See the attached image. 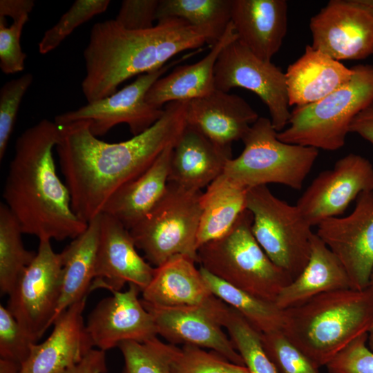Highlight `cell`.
I'll return each instance as SVG.
<instances>
[{
  "label": "cell",
  "mask_w": 373,
  "mask_h": 373,
  "mask_svg": "<svg viewBox=\"0 0 373 373\" xmlns=\"http://www.w3.org/2000/svg\"><path fill=\"white\" fill-rule=\"evenodd\" d=\"M231 158V149L219 147L186 124L173 148L168 182L201 191L222 174Z\"/></svg>",
  "instance_id": "cell-22"
},
{
  "label": "cell",
  "mask_w": 373,
  "mask_h": 373,
  "mask_svg": "<svg viewBox=\"0 0 373 373\" xmlns=\"http://www.w3.org/2000/svg\"><path fill=\"white\" fill-rule=\"evenodd\" d=\"M368 287L370 289V290L373 293V268L370 274Z\"/></svg>",
  "instance_id": "cell-48"
},
{
  "label": "cell",
  "mask_w": 373,
  "mask_h": 373,
  "mask_svg": "<svg viewBox=\"0 0 373 373\" xmlns=\"http://www.w3.org/2000/svg\"><path fill=\"white\" fill-rule=\"evenodd\" d=\"M202 50L191 52L160 68L140 75L131 84L106 97L57 115L55 122L63 126L89 120L90 131L96 137L104 135L116 125L124 123L133 136L137 135L151 127L164 113V107L158 108L146 102V95L149 88L171 67Z\"/></svg>",
  "instance_id": "cell-10"
},
{
  "label": "cell",
  "mask_w": 373,
  "mask_h": 373,
  "mask_svg": "<svg viewBox=\"0 0 373 373\" xmlns=\"http://www.w3.org/2000/svg\"><path fill=\"white\" fill-rule=\"evenodd\" d=\"M193 258L177 255L155 267L149 285L142 291V300L158 307L204 305L215 296L207 287Z\"/></svg>",
  "instance_id": "cell-24"
},
{
  "label": "cell",
  "mask_w": 373,
  "mask_h": 373,
  "mask_svg": "<svg viewBox=\"0 0 373 373\" xmlns=\"http://www.w3.org/2000/svg\"><path fill=\"white\" fill-rule=\"evenodd\" d=\"M21 367L12 361L0 359V373H20Z\"/></svg>",
  "instance_id": "cell-46"
},
{
  "label": "cell",
  "mask_w": 373,
  "mask_h": 373,
  "mask_svg": "<svg viewBox=\"0 0 373 373\" xmlns=\"http://www.w3.org/2000/svg\"><path fill=\"white\" fill-rule=\"evenodd\" d=\"M309 26L312 47L335 60H361L373 54V8L359 0L329 1Z\"/></svg>",
  "instance_id": "cell-13"
},
{
  "label": "cell",
  "mask_w": 373,
  "mask_h": 373,
  "mask_svg": "<svg viewBox=\"0 0 373 373\" xmlns=\"http://www.w3.org/2000/svg\"><path fill=\"white\" fill-rule=\"evenodd\" d=\"M117 347L124 358L122 373H171L172 344L155 337L144 343L124 341Z\"/></svg>",
  "instance_id": "cell-34"
},
{
  "label": "cell",
  "mask_w": 373,
  "mask_h": 373,
  "mask_svg": "<svg viewBox=\"0 0 373 373\" xmlns=\"http://www.w3.org/2000/svg\"><path fill=\"white\" fill-rule=\"evenodd\" d=\"M316 233L343 264L352 289H367L373 268V191L361 193L348 216L321 222Z\"/></svg>",
  "instance_id": "cell-15"
},
{
  "label": "cell",
  "mask_w": 373,
  "mask_h": 373,
  "mask_svg": "<svg viewBox=\"0 0 373 373\" xmlns=\"http://www.w3.org/2000/svg\"><path fill=\"white\" fill-rule=\"evenodd\" d=\"M28 20L29 15H25L7 26L6 18L0 17V68L5 74L24 69L27 55L21 46V36Z\"/></svg>",
  "instance_id": "cell-40"
},
{
  "label": "cell",
  "mask_w": 373,
  "mask_h": 373,
  "mask_svg": "<svg viewBox=\"0 0 373 373\" xmlns=\"http://www.w3.org/2000/svg\"><path fill=\"white\" fill-rule=\"evenodd\" d=\"M188 102H172L151 127L132 138L108 143L94 135L89 120L60 126L55 146L71 206L88 223L102 213L111 195L146 171L186 125Z\"/></svg>",
  "instance_id": "cell-1"
},
{
  "label": "cell",
  "mask_w": 373,
  "mask_h": 373,
  "mask_svg": "<svg viewBox=\"0 0 373 373\" xmlns=\"http://www.w3.org/2000/svg\"><path fill=\"white\" fill-rule=\"evenodd\" d=\"M86 300V297L58 316L48 338L32 345L20 373H62L93 349L82 316Z\"/></svg>",
  "instance_id": "cell-20"
},
{
  "label": "cell",
  "mask_w": 373,
  "mask_h": 373,
  "mask_svg": "<svg viewBox=\"0 0 373 373\" xmlns=\"http://www.w3.org/2000/svg\"><path fill=\"white\" fill-rule=\"evenodd\" d=\"M214 77L216 89L229 92L239 87L256 93L267 106L277 132L288 124L291 111L285 73L271 61L258 58L238 39L220 54Z\"/></svg>",
  "instance_id": "cell-12"
},
{
  "label": "cell",
  "mask_w": 373,
  "mask_h": 373,
  "mask_svg": "<svg viewBox=\"0 0 373 373\" xmlns=\"http://www.w3.org/2000/svg\"><path fill=\"white\" fill-rule=\"evenodd\" d=\"M285 0H232L231 23L238 40L258 58L271 61L287 31Z\"/></svg>",
  "instance_id": "cell-21"
},
{
  "label": "cell",
  "mask_w": 373,
  "mask_h": 373,
  "mask_svg": "<svg viewBox=\"0 0 373 373\" xmlns=\"http://www.w3.org/2000/svg\"><path fill=\"white\" fill-rule=\"evenodd\" d=\"M352 68L354 75L347 84L315 103L296 106L278 138L318 150L342 148L353 119L373 103V65Z\"/></svg>",
  "instance_id": "cell-6"
},
{
  "label": "cell",
  "mask_w": 373,
  "mask_h": 373,
  "mask_svg": "<svg viewBox=\"0 0 373 373\" xmlns=\"http://www.w3.org/2000/svg\"><path fill=\"white\" fill-rule=\"evenodd\" d=\"M100 215V214H99ZM99 215L67 245L62 256L61 287L53 323L69 307L87 297L95 278L99 236Z\"/></svg>",
  "instance_id": "cell-28"
},
{
  "label": "cell",
  "mask_w": 373,
  "mask_h": 373,
  "mask_svg": "<svg viewBox=\"0 0 373 373\" xmlns=\"http://www.w3.org/2000/svg\"><path fill=\"white\" fill-rule=\"evenodd\" d=\"M35 343L19 325L10 311L0 305V356L21 367Z\"/></svg>",
  "instance_id": "cell-39"
},
{
  "label": "cell",
  "mask_w": 373,
  "mask_h": 373,
  "mask_svg": "<svg viewBox=\"0 0 373 373\" xmlns=\"http://www.w3.org/2000/svg\"><path fill=\"white\" fill-rule=\"evenodd\" d=\"M202 194V191L168 182L155 206L129 230L149 264L156 267L177 255L188 256L198 263Z\"/></svg>",
  "instance_id": "cell-8"
},
{
  "label": "cell",
  "mask_w": 373,
  "mask_h": 373,
  "mask_svg": "<svg viewBox=\"0 0 373 373\" xmlns=\"http://www.w3.org/2000/svg\"><path fill=\"white\" fill-rule=\"evenodd\" d=\"M251 213L246 209L222 237L198 250L200 267L231 285L275 303L292 278L268 257L255 239Z\"/></svg>",
  "instance_id": "cell-5"
},
{
  "label": "cell",
  "mask_w": 373,
  "mask_h": 373,
  "mask_svg": "<svg viewBox=\"0 0 373 373\" xmlns=\"http://www.w3.org/2000/svg\"><path fill=\"white\" fill-rule=\"evenodd\" d=\"M247 189L220 174L202 192L197 248L225 235L246 210Z\"/></svg>",
  "instance_id": "cell-29"
},
{
  "label": "cell",
  "mask_w": 373,
  "mask_h": 373,
  "mask_svg": "<svg viewBox=\"0 0 373 373\" xmlns=\"http://www.w3.org/2000/svg\"><path fill=\"white\" fill-rule=\"evenodd\" d=\"M110 2L109 0H76L57 23L44 32L38 44L39 53L46 55L55 50L75 28L104 12Z\"/></svg>",
  "instance_id": "cell-36"
},
{
  "label": "cell",
  "mask_w": 373,
  "mask_h": 373,
  "mask_svg": "<svg viewBox=\"0 0 373 373\" xmlns=\"http://www.w3.org/2000/svg\"><path fill=\"white\" fill-rule=\"evenodd\" d=\"M373 191V166L365 157L350 153L333 168L321 172L296 206L312 227L343 213L363 192Z\"/></svg>",
  "instance_id": "cell-14"
},
{
  "label": "cell",
  "mask_w": 373,
  "mask_h": 373,
  "mask_svg": "<svg viewBox=\"0 0 373 373\" xmlns=\"http://www.w3.org/2000/svg\"><path fill=\"white\" fill-rule=\"evenodd\" d=\"M220 321L249 373H278L264 349L262 333L237 310L227 305Z\"/></svg>",
  "instance_id": "cell-33"
},
{
  "label": "cell",
  "mask_w": 373,
  "mask_h": 373,
  "mask_svg": "<svg viewBox=\"0 0 373 373\" xmlns=\"http://www.w3.org/2000/svg\"><path fill=\"white\" fill-rule=\"evenodd\" d=\"M21 228L7 206L0 204V289L9 295L24 269L37 252L23 244Z\"/></svg>",
  "instance_id": "cell-32"
},
{
  "label": "cell",
  "mask_w": 373,
  "mask_h": 373,
  "mask_svg": "<svg viewBox=\"0 0 373 373\" xmlns=\"http://www.w3.org/2000/svg\"><path fill=\"white\" fill-rule=\"evenodd\" d=\"M367 333L350 343L327 365L329 373H373V352L369 348Z\"/></svg>",
  "instance_id": "cell-41"
},
{
  "label": "cell",
  "mask_w": 373,
  "mask_h": 373,
  "mask_svg": "<svg viewBox=\"0 0 373 373\" xmlns=\"http://www.w3.org/2000/svg\"><path fill=\"white\" fill-rule=\"evenodd\" d=\"M353 68L307 45L304 53L285 73L290 106L315 103L347 84Z\"/></svg>",
  "instance_id": "cell-25"
},
{
  "label": "cell",
  "mask_w": 373,
  "mask_h": 373,
  "mask_svg": "<svg viewBox=\"0 0 373 373\" xmlns=\"http://www.w3.org/2000/svg\"><path fill=\"white\" fill-rule=\"evenodd\" d=\"M130 231L113 216L101 213L95 278L90 291L102 288L121 291L134 284L142 291L150 283L155 267L136 251Z\"/></svg>",
  "instance_id": "cell-18"
},
{
  "label": "cell",
  "mask_w": 373,
  "mask_h": 373,
  "mask_svg": "<svg viewBox=\"0 0 373 373\" xmlns=\"http://www.w3.org/2000/svg\"><path fill=\"white\" fill-rule=\"evenodd\" d=\"M236 39L238 36L231 21L205 57L194 64L180 65L156 80L146 93V102L163 108L169 102H189L212 93L216 90L214 69L218 58L222 50Z\"/></svg>",
  "instance_id": "cell-23"
},
{
  "label": "cell",
  "mask_w": 373,
  "mask_h": 373,
  "mask_svg": "<svg viewBox=\"0 0 373 373\" xmlns=\"http://www.w3.org/2000/svg\"><path fill=\"white\" fill-rule=\"evenodd\" d=\"M174 145L167 146L142 174L117 189L103 211L130 230L141 221L164 195Z\"/></svg>",
  "instance_id": "cell-27"
},
{
  "label": "cell",
  "mask_w": 373,
  "mask_h": 373,
  "mask_svg": "<svg viewBox=\"0 0 373 373\" xmlns=\"http://www.w3.org/2000/svg\"><path fill=\"white\" fill-rule=\"evenodd\" d=\"M246 209L252 214L251 231L259 245L294 279L309 258L312 227L296 205L275 196L267 185L247 190Z\"/></svg>",
  "instance_id": "cell-9"
},
{
  "label": "cell",
  "mask_w": 373,
  "mask_h": 373,
  "mask_svg": "<svg viewBox=\"0 0 373 373\" xmlns=\"http://www.w3.org/2000/svg\"><path fill=\"white\" fill-rule=\"evenodd\" d=\"M170 370L171 373H249L245 365L233 363L214 351L189 345L182 348L173 345Z\"/></svg>",
  "instance_id": "cell-35"
},
{
  "label": "cell",
  "mask_w": 373,
  "mask_h": 373,
  "mask_svg": "<svg viewBox=\"0 0 373 373\" xmlns=\"http://www.w3.org/2000/svg\"><path fill=\"white\" fill-rule=\"evenodd\" d=\"M128 286L125 291H112L90 314L86 329L93 347L106 351L124 341L144 343L157 337L153 316L138 298L140 289Z\"/></svg>",
  "instance_id": "cell-17"
},
{
  "label": "cell",
  "mask_w": 373,
  "mask_h": 373,
  "mask_svg": "<svg viewBox=\"0 0 373 373\" xmlns=\"http://www.w3.org/2000/svg\"><path fill=\"white\" fill-rule=\"evenodd\" d=\"M105 351L91 350L78 363L62 373H106Z\"/></svg>",
  "instance_id": "cell-43"
},
{
  "label": "cell",
  "mask_w": 373,
  "mask_h": 373,
  "mask_svg": "<svg viewBox=\"0 0 373 373\" xmlns=\"http://www.w3.org/2000/svg\"><path fill=\"white\" fill-rule=\"evenodd\" d=\"M277 133L270 119L259 117L242 140V152L227 162L222 174L247 189L269 183L301 189L318 150L283 142Z\"/></svg>",
  "instance_id": "cell-7"
},
{
  "label": "cell",
  "mask_w": 373,
  "mask_h": 373,
  "mask_svg": "<svg viewBox=\"0 0 373 373\" xmlns=\"http://www.w3.org/2000/svg\"><path fill=\"white\" fill-rule=\"evenodd\" d=\"M349 131L350 133H356L373 144V103L353 119Z\"/></svg>",
  "instance_id": "cell-44"
},
{
  "label": "cell",
  "mask_w": 373,
  "mask_h": 373,
  "mask_svg": "<svg viewBox=\"0 0 373 373\" xmlns=\"http://www.w3.org/2000/svg\"><path fill=\"white\" fill-rule=\"evenodd\" d=\"M232 0H160L157 22L180 19L222 37L231 20Z\"/></svg>",
  "instance_id": "cell-31"
},
{
  "label": "cell",
  "mask_w": 373,
  "mask_h": 373,
  "mask_svg": "<svg viewBox=\"0 0 373 373\" xmlns=\"http://www.w3.org/2000/svg\"><path fill=\"white\" fill-rule=\"evenodd\" d=\"M373 322V293L339 289L284 310L283 331L318 368L367 333Z\"/></svg>",
  "instance_id": "cell-4"
},
{
  "label": "cell",
  "mask_w": 373,
  "mask_h": 373,
  "mask_svg": "<svg viewBox=\"0 0 373 373\" xmlns=\"http://www.w3.org/2000/svg\"><path fill=\"white\" fill-rule=\"evenodd\" d=\"M201 275L213 295L237 310L262 334L283 329L284 310L240 290L200 267Z\"/></svg>",
  "instance_id": "cell-30"
},
{
  "label": "cell",
  "mask_w": 373,
  "mask_h": 373,
  "mask_svg": "<svg viewBox=\"0 0 373 373\" xmlns=\"http://www.w3.org/2000/svg\"><path fill=\"white\" fill-rule=\"evenodd\" d=\"M258 118L242 97L218 89L187 102L186 124L225 149H231L233 142L242 140Z\"/></svg>",
  "instance_id": "cell-19"
},
{
  "label": "cell",
  "mask_w": 373,
  "mask_h": 373,
  "mask_svg": "<svg viewBox=\"0 0 373 373\" xmlns=\"http://www.w3.org/2000/svg\"><path fill=\"white\" fill-rule=\"evenodd\" d=\"M262 341L278 373H320L319 368L291 341L283 329L262 334Z\"/></svg>",
  "instance_id": "cell-37"
},
{
  "label": "cell",
  "mask_w": 373,
  "mask_h": 373,
  "mask_svg": "<svg viewBox=\"0 0 373 373\" xmlns=\"http://www.w3.org/2000/svg\"><path fill=\"white\" fill-rule=\"evenodd\" d=\"M367 343L369 348L373 352V322L367 331Z\"/></svg>",
  "instance_id": "cell-47"
},
{
  "label": "cell",
  "mask_w": 373,
  "mask_h": 373,
  "mask_svg": "<svg viewBox=\"0 0 373 373\" xmlns=\"http://www.w3.org/2000/svg\"><path fill=\"white\" fill-rule=\"evenodd\" d=\"M33 82L31 73L11 79L0 90V160H3L23 96Z\"/></svg>",
  "instance_id": "cell-38"
},
{
  "label": "cell",
  "mask_w": 373,
  "mask_h": 373,
  "mask_svg": "<svg viewBox=\"0 0 373 373\" xmlns=\"http://www.w3.org/2000/svg\"><path fill=\"white\" fill-rule=\"evenodd\" d=\"M160 0H124L115 20L128 30L153 28Z\"/></svg>",
  "instance_id": "cell-42"
},
{
  "label": "cell",
  "mask_w": 373,
  "mask_h": 373,
  "mask_svg": "<svg viewBox=\"0 0 373 373\" xmlns=\"http://www.w3.org/2000/svg\"><path fill=\"white\" fill-rule=\"evenodd\" d=\"M220 38L180 19H165L142 30L124 29L115 19L97 22L83 52L82 93L88 103L106 97L128 79L160 68L181 52L205 44L211 46Z\"/></svg>",
  "instance_id": "cell-3"
},
{
  "label": "cell",
  "mask_w": 373,
  "mask_h": 373,
  "mask_svg": "<svg viewBox=\"0 0 373 373\" xmlns=\"http://www.w3.org/2000/svg\"><path fill=\"white\" fill-rule=\"evenodd\" d=\"M142 303L153 316L157 335L170 344L210 349L233 363L245 365L230 338L222 331L220 316L226 303L216 296L204 305L194 307H164L142 300Z\"/></svg>",
  "instance_id": "cell-16"
},
{
  "label": "cell",
  "mask_w": 373,
  "mask_h": 373,
  "mask_svg": "<svg viewBox=\"0 0 373 373\" xmlns=\"http://www.w3.org/2000/svg\"><path fill=\"white\" fill-rule=\"evenodd\" d=\"M33 0H1L0 17H9L13 21L29 14L33 10Z\"/></svg>",
  "instance_id": "cell-45"
},
{
  "label": "cell",
  "mask_w": 373,
  "mask_h": 373,
  "mask_svg": "<svg viewBox=\"0 0 373 373\" xmlns=\"http://www.w3.org/2000/svg\"><path fill=\"white\" fill-rule=\"evenodd\" d=\"M60 126L48 119L17 139L3 186V203L22 232L41 240L74 239L87 227L71 206L66 184L57 175L53 149Z\"/></svg>",
  "instance_id": "cell-2"
},
{
  "label": "cell",
  "mask_w": 373,
  "mask_h": 373,
  "mask_svg": "<svg viewBox=\"0 0 373 373\" xmlns=\"http://www.w3.org/2000/svg\"><path fill=\"white\" fill-rule=\"evenodd\" d=\"M62 277V256L50 240H39L36 256L10 293L7 309L36 343L53 324Z\"/></svg>",
  "instance_id": "cell-11"
},
{
  "label": "cell",
  "mask_w": 373,
  "mask_h": 373,
  "mask_svg": "<svg viewBox=\"0 0 373 373\" xmlns=\"http://www.w3.org/2000/svg\"><path fill=\"white\" fill-rule=\"evenodd\" d=\"M346 289H352V286L343 264L317 234L313 233L307 265L283 289L275 304L285 310L323 293Z\"/></svg>",
  "instance_id": "cell-26"
},
{
  "label": "cell",
  "mask_w": 373,
  "mask_h": 373,
  "mask_svg": "<svg viewBox=\"0 0 373 373\" xmlns=\"http://www.w3.org/2000/svg\"><path fill=\"white\" fill-rule=\"evenodd\" d=\"M361 3L373 8V0H359Z\"/></svg>",
  "instance_id": "cell-49"
}]
</instances>
